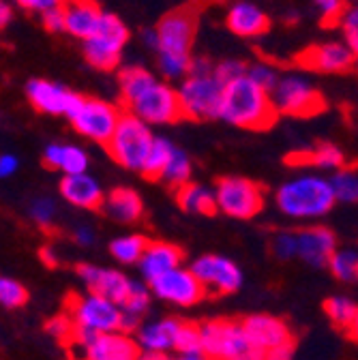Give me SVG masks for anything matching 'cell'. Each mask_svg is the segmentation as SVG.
<instances>
[{
    "label": "cell",
    "instance_id": "ac0fdd59",
    "mask_svg": "<svg viewBox=\"0 0 358 360\" xmlns=\"http://www.w3.org/2000/svg\"><path fill=\"white\" fill-rule=\"evenodd\" d=\"M77 277L84 281V285L88 288V292L106 296L114 302H118L122 307V302L127 300L133 279H129L124 273L116 268H103V266H95V264H79L75 268Z\"/></svg>",
    "mask_w": 358,
    "mask_h": 360
},
{
    "label": "cell",
    "instance_id": "603a6c76",
    "mask_svg": "<svg viewBox=\"0 0 358 360\" xmlns=\"http://www.w3.org/2000/svg\"><path fill=\"white\" fill-rule=\"evenodd\" d=\"M103 9L95 0H67L65 18H67V34L79 39L82 43L91 39L103 20Z\"/></svg>",
    "mask_w": 358,
    "mask_h": 360
},
{
    "label": "cell",
    "instance_id": "277c9868",
    "mask_svg": "<svg viewBox=\"0 0 358 360\" xmlns=\"http://www.w3.org/2000/svg\"><path fill=\"white\" fill-rule=\"evenodd\" d=\"M277 208L292 219H320L337 204L331 178L302 174L294 176L277 189Z\"/></svg>",
    "mask_w": 358,
    "mask_h": 360
},
{
    "label": "cell",
    "instance_id": "8fae6325",
    "mask_svg": "<svg viewBox=\"0 0 358 360\" xmlns=\"http://www.w3.org/2000/svg\"><path fill=\"white\" fill-rule=\"evenodd\" d=\"M271 97L279 116L283 114L294 118H309L324 110L322 93L309 82V77L298 71L283 73Z\"/></svg>",
    "mask_w": 358,
    "mask_h": 360
},
{
    "label": "cell",
    "instance_id": "d6a6232c",
    "mask_svg": "<svg viewBox=\"0 0 358 360\" xmlns=\"http://www.w3.org/2000/svg\"><path fill=\"white\" fill-rule=\"evenodd\" d=\"M331 185L339 204H356L358 202V169L341 167L331 176Z\"/></svg>",
    "mask_w": 358,
    "mask_h": 360
},
{
    "label": "cell",
    "instance_id": "8d00e7d4",
    "mask_svg": "<svg viewBox=\"0 0 358 360\" xmlns=\"http://www.w3.org/2000/svg\"><path fill=\"white\" fill-rule=\"evenodd\" d=\"M281 71L268 60H257V63H251L249 69H247V77H251L257 86H262L268 93H273L275 86L279 84L281 79Z\"/></svg>",
    "mask_w": 358,
    "mask_h": 360
},
{
    "label": "cell",
    "instance_id": "2e32d148",
    "mask_svg": "<svg viewBox=\"0 0 358 360\" xmlns=\"http://www.w3.org/2000/svg\"><path fill=\"white\" fill-rule=\"evenodd\" d=\"M26 97H28L30 105L41 114L69 116L82 95L73 93V90H69L67 86L56 84L52 79L34 77L26 84Z\"/></svg>",
    "mask_w": 358,
    "mask_h": 360
},
{
    "label": "cell",
    "instance_id": "7bdbcfd3",
    "mask_svg": "<svg viewBox=\"0 0 358 360\" xmlns=\"http://www.w3.org/2000/svg\"><path fill=\"white\" fill-rule=\"evenodd\" d=\"M28 214L37 225H41V228H50L56 219V204L50 198H34L30 202Z\"/></svg>",
    "mask_w": 358,
    "mask_h": 360
},
{
    "label": "cell",
    "instance_id": "f6af8a7d",
    "mask_svg": "<svg viewBox=\"0 0 358 360\" xmlns=\"http://www.w3.org/2000/svg\"><path fill=\"white\" fill-rule=\"evenodd\" d=\"M247 69H249L247 63H243V60H238V58H226V60L217 63L215 73H217V77H219L223 84H230V82H234V79L245 77V75H247Z\"/></svg>",
    "mask_w": 358,
    "mask_h": 360
},
{
    "label": "cell",
    "instance_id": "d590c367",
    "mask_svg": "<svg viewBox=\"0 0 358 360\" xmlns=\"http://www.w3.org/2000/svg\"><path fill=\"white\" fill-rule=\"evenodd\" d=\"M176 354H204V341H202V326L193 322H185L178 328L176 335Z\"/></svg>",
    "mask_w": 358,
    "mask_h": 360
},
{
    "label": "cell",
    "instance_id": "52a82bcc",
    "mask_svg": "<svg viewBox=\"0 0 358 360\" xmlns=\"http://www.w3.org/2000/svg\"><path fill=\"white\" fill-rule=\"evenodd\" d=\"M178 99H181L183 118L187 120H217L221 118V103L226 84H223L217 73L208 75H187L178 84Z\"/></svg>",
    "mask_w": 358,
    "mask_h": 360
},
{
    "label": "cell",
    "instance_id": "6f0895ef",
    "mask_svg": "<svg viewBox=\"0 0 358 360\" xmlns=\"http://www.w3.org/2000/svg\"><path fill=\"white\" fill-rule=\"evenodd\" d=\"M352 337L358 339V318H356V324H354V330H352Z\"/></svg>",
    "mask_w": 358,
    "mask_h": 360
},
{
    "label": "cell",
    "instance_id": "bcb514c9",
    "mask_svg": "<svg viewBox=\"0 0 358 360\" xmlns=\"http://www.w3.org/2000/svg\"><path fill=\"white\" fill-rule=\"evenodd\" d=\"M41 18V26L46 28L50 34H67V18H65V7H56L46 11Z\"/></svg>",
    "mask_w": 358,
    "mask_h": 360
},
{
    "label": "cell",
    "instance_id": "ffe728a7",
    "mask_svg": "<svg viewBox=\"0 0 358 360\" xmlns=\"http://www.w3.org/2000/svg\"><path fill=\"white\" fill-rule=\"evenodd\" d=\"M228 28L241 39H255L268 32L271 18L253 0H234L226 13Z\"/></svg>",
    "mask_w": 358,
    "mask_h": 360
},
{
    "label": "cell",
    "instance_id": "9c48e42d",
    "mask_svg": "<svg viewBox=\"0 0 358 360\" xmlns=\"http://www.w3.org/2000/svg\"><path fill=\"white\" fill-rule=\"evenodd\" d=\"M122 114H124V110L110 101L93 99V97H79V101L75 103V108L71 110V114L67 118L82 138L97 142L101 146H108Z\"/></svg>",
    "mask_w": 358,
    "mask_h": 360
},
{
    "label": "cell",
    "instance_id": "cb8c5ba5",
    "mask_svg": "<svg viewBox=\"0 0 358 360\" xmlns=\"http://www.w3.org/2000/svg\"><path fill=\"white\" fill-rule=\"evenodd\" d=\"M181 262H183L181 247H176L172 243H163V240H151L146 247V253L138 266H140V273H142L144 281L153 283L161 275L181 266Z\"/></svg>",
    "mask_w": 358,
    "mask_h": 360
},
{
    "label": "cell",
    "instance_id": "83f0119b",
    "mask_svg": "<svg viewBox=\"0 0 358 360\" xmlns=\"http://www.w3.org/2000/svg\"><path fill=\"white\" fill-rule=\"evenodd\" d=\"M43 163L48 167L63 172V176L86 174L88 169V153L75 144H48L43 150Z\"/></svg>",
    "mask_w": 358,
    "mask_h": 360
},
{
    "label": "cell",
    "instance_id": "30bf717a",
    "mask_svg": "<svg viewBox=\"0 0 358 360\" xmlns=\"http://www.w3.org/2000/svg\"><path fill=\"white\" fill-rule=\"evenodd\" d=\"M67 309L79 330L101 335L122 330L124 311L118 302L99 294H71L67 298Z\"/></svg>",
    "mask_w": 358,
    "mask_h": 360
},
{
    "label": "cell",
    "instance_id": "b9f144b4",
    "mask_svg": "<svg viewBox=\"0 0 358 360\" xmlns=\"http://www.w3.org/2000/svg\"><path fill=\"white\" fill-rule=\"evenodd\" d=\"M46 330H48L54 339L63 341L65 345H71L73 339H75V335H77V326H75V322H73V318H71L69 313L56 315V318H52V320L46 324Z\"/></svg>",
    "mask_w": 358,
    "mask_h": 360
},
{
    "label": "cell",
    "instance_id": "680465c9",
    "mask_svg": "<svg viewBox=\"0 0 358 360\" xmlns=\"http://www.w3.org/2000/svg\"><path fill=\"white\" fill-rule=\"evenodd\" d=\"M350 5H354V7H358V0H347Z\"/></svg>",
    "mask_w": 358,
    "mask_h": 360
},
{
    "label": "cell",
    "instance_id": "681fc988",
    "mask_svg": "<svg viewBox=\"0 0 358 360\" xmlns=\"http://www.w3.org/2000/svg\"><path fill=\"white\" fill-rule=\"evenodd\" d=\"M20 167V159L11 153H3L0 155V176L3 178H11Z\"/></svg>",
    "mask_w": 358,
    "mask_h": 360
},
{
    "label": "cell",
    "instance_id": "1f68e13d",
    "mask_svg": "<svg viewBox=\"0 0 358 360\" xmlns=\"http://www.w3.org/2000/svg\"><path fill=\"white\" fill-rule=\"evenodd\" d=\"M191 172H193V165H191L189 155L185 150H181V148H174L172 159L163 169L161 183H165L167 187H172L176 191V189H181L183 185L191 183Z\"/></svg>",
    "mask_w": 358,
    "mask_h": 360
},
{
    "label": "cell",
    "instance_id": "ba28073f",
    "mask_svg": "<svg viewBox=\"0 0 358 360\" xmlns=\"http://www.w3.org/2000/svg\"><path fill=\"white\" fill-rule=\"evenodd\" d=\"M131 39V32L127 24L114 15V13H103L101 26L97 32L84 41V58L93 69L99 71H114L118 69L122 60V52Z\"/></svg>",
    "mask_w": 358,
    "mask_h": 360
},
{
    "label": "cell",
    "instance_id": "8992f818",
    "mask_svg": "<svg viewBox=\"0 0 358 360\" xmlns=\"http://www.w3.org/2000/svg\"><path fill=\"white\" fill-rule=\"evenodd\" d=\"M155 138L157 135L153 133L151 124H146L138 116L124 112L106 148H108V155L118 165L142 174L146 159L151 155V148L155 144Z\"/></svg>",
    "mask_w": 358,
    "mask_h": 360
},
{
    "label": "cell",
    "instance_id": "4fadbf2b",
    "mask_svg": "<svg viewBox=\"0 0 358 360\" xmlns=\"http://www.w3.org/2000/svg\"><path fill=\"white\" fill-rule=\"evenodd\" d=\"M69 347L75 360H140L144 352L138 339L124 330L95 335L88 343L73 341Z\"/></svg>",
    "mask_w": 358,
    "mask_h": 360
},
{
    "label": "cell",
    "instance_id": "3957f363",
    "mask_svg": "<svg viewBox=\"0 0 358 360\" xmlns=\"http://www.w3.org/2000/svg\"><path fill=\"white\" fill-rule=\"evenodd\" d=\"M277 108L268 90L251 77H241L226 84L221 103V120L249 131H266L277 122Z\"/></svg>",
    "mask_w": 358,
    "mask_h": 360
},
{
    "label": "cell",
    "instance_id": "f907efd6",
    "mask_svg": "<svg viewBox=\"0 0 358 360\" xmlns=\"http://www.w3.org/2000/svg\"><path fill=\"white\" fill-rule=\"evenodd\" d=\"M73 238L82 247H91L95 243L97 234H95V230L91 228V225H77V228L73 230Z\"/></svg>",
    "mask_w": 358,
    "mask_h": 360
},
{
    "label": "cell",
    "instance_id": "d6986e66",
    "mask_svg": "<svg viewBox=\"0 0 358 360\" xmlns=\"http://www.w3.org/2000/svg\"><path fill=\"white\" fill-rule=\"evenodd\" d=\"M298 238V259L313 268L328 266L333 255L337 253V236L333 230L324 225H313V228L296 230Z\"/></svg>",
    "mask_w": 358,
    "mask_h": 360
},
{
    "label": "cell",
    "instance_id": "836d02e7",
    "mask_svg": "<svg viewBox=\"0 0 358 360\" xmlns=\"http://www.w3.org/2000/svg\"><path fill=\"white\" fill-rule=\"evenodd\" d=\"M174 148H176V146H174L167 138H159V135H157V138H155V144H153V148H151V155H148V159H146V165H144V169H142V176L148 178V180H161L163 169H165V165L170 163Z\"/></svg>",
    "mask_w": 358,
    "mask_h": 360
},
{
    "label": "cell",
    "instance_id": "816d5d0a",
    "mask_svg": "<svg viewBox=\"0 0 358 360\" xmlns=\"http://www.w3.org/2000/svg\"><path fill=\"white\" fill-rule=\"evenodd\" d=\"M13 22V5L9 0H0V28H7Z\"/></svg>",
    "mask_w": 358,
    "mask_h": 360
},
{
    "label": "cell",
    "instance_id": "9f6ffc18",
    "mask_svg": "<svg viewBox=\"0 0 358 360\" xmlns=\"http://www.w3.org/2000/svg\"><path fill=\"white\" fill-rule=\"evenodd\" d=\"M41 255H43V262H46V264L56 266V255H54V251H52V249H43V251H41Z\"/></svg>",
    "mask_w": 358,
    "mask_h": 360
},
{
    "label": "cell",
    "instance_id": "7a4b0ae2",
    "mask_svg": "<svg viewBox=\"0 0 358 360\" xmlns=\"http://www.w3.org/2000/svg\"><path fill=\"white\" fill-rule=\"evenodd\" d=\"M198 13L191 7H181L165 13L157 28L159 50H157V67L159 73L172 82H183L189 75L193 63V39H196Z\"/></svg>",
    "mask_w": 358,
    "mask_h": 360
},
{
    "label": "cell",
    "instance_id": "e0dca14e",
    "mask_svg": "<svg viewBox=\"0 0 358 360\" xmlns=\"http://www.w3.org/2000/svg\"><path fill=\"white\" fill-rule=\"evenodd\" d=\"M356 63H358V58L354 56V52L347 48L343 41L316 43V45H311V48H307L298 56V65L302 69L316 71V73H328V75L345 73Z\"/></svg>",
    "mask_w": 358,
    "mask_h": 360
},
{
    "label": "cell",
    "instance_id": "4316f807",
    "mask_svg": "<svg viewBox=\"0 0 358 360\" xmlns=\"http://www.w3.org/2000/svg\"><path fill=\"white\" fill-rule=\"evenodd\" d=\"M183 320L178 318H163L155 322H146L138 328V343L142 349H153V352H174L176 345V335L181 328Z\"/></svg>",
    "mask_w": 358,
    "mask_h": 360
},
{
    "label": "cell",
    "instance_id": "44dd1931",
    "mask_svg": "<svg viewBox=\"0 0 358 360\" xmlns=\"http://www.w3.org/2000/svg\"><path fill=\"white\" fill-rule=\"evenodd\" d=\"M247 335L253 339V343L257 347H262L264 352L273 349L277 345H283V343H292V330L290 326L275 318V315H268V313H253V315H247L245 320H241Z\"/></svg>",
    "mask_w": 358,
    "mask_h": 360
},
{
    "label": "cell",
    "instance_id": "f35d334b",
    "mask_svg": "<svg viewBox=\"0 0 358 360\" xmlns=\"http://www.w3.org/2000/svg\"><path fill=\"white\" fill-rule=\"evenodd\" d=\"M337 30L341 32V41L347 45V48L354 52V56L358 58V7L350 5L343 11L341 20L337 24Z\"/></svg>",
    "mask_w": 358,
    "mask_h": 360
},
{
    "label": "cell",
    "instance_id": "4dcf8cb0",
    "mask_svg": "<svg viewBox=\"0 0 358 360\" xmlns=\"http://www.w3.org/2000/svg\"><path fill=\"white\" fill-rule=\"evenodd\" d=\"M324 311L328 315V320L335 324V328L347 333L352 337L356 318H358V307L354 300L345 298V296H333L324 302Z\"/></svg>",
    "mask_w": 358,
    "mask_h": 360
},
{
    "label": "cell",
    "instance_id": "91938a15",
    "mask_svg": "<svg viewBox=\"0 0 358 360\" xmlns=\"http://www.w3.org/2000/svg\"><path fill=\"white\" fill-rule=\"evenodd\" d=\"M356 73H358V63H356Z\"/></svg>",
    "mask_w": 358,
    "mask_h": 360
},
{
    "label": "cell",
    "instance_id": "f1b7e54d",
    "mask_svg": "<svg viewBox=\"0 0 358 360\" xmlns=\"http://www.w3.org/2000/svg\"><path fill=\"white\" fill-rule=\"evenodd\" d=\"M176 204L181 206V210H185L189 214L210 217V214L219 212L217 191L206 185H198V183H187L181 189H176Z\"/></svg>",
    "mask_w": 358,
    "mask_h": 360
},
{
    "label": "cell",
    "instance_id": "60d3db41",
    "mask_svg": "<svg viewBox=\"0 0 358 360\" xmlns=\"http://www.w3.org/2000/svg\"><path fill=\"white\" fill-rule=\"evenodd\" d=\"M271 253L286 262V259H294L298 257V238H296V230H283L277 232L271 238Z\"/></svg>",
    "mask_w": 358,
    "mask_h": 360
},
{
    "label": "cell",
    "instance_id": "11a10c76",
    "mask_svg": "<svg viewBox=\"0 0 358 360\" xmlns=\"http://www.w3.org/2000/svg\"><path fill=\"white\" fill-rule=\"evenodd\" d=\"M172 360H210L206 354H176Z\"/></svg>",
    "mask_w": 358,
    "mask_h": 360
},
{
    "label": "cell",
    "instance_id": "5bb4252c",
    "mask_svg": "<svg viewBox=\"0 0 358 360\" xmlns=\"http://www.w3.org/2000/svg\"><path fill=\"white\" fill-rule=\"evenodd\" d=\"M189 268L206 288V294L212 296L234 294L243 285V270L236 262L223 255H202Z\"/></svg>",
    "mask_w": 358,
    "mask_h": 360
},
{
    "label": "cell",
    "instance_id": "6da1fadb",
    "mask_svg": "<svg viewBox=\"0 0 358 360\" xmlns=\"http://www.w3.org/2000/svg\"><path fill=\"white\" fill-rule=\"evenodd\" d=\"M120 101L127 114L138 116L146 124H174L183 118L178 90L161 82L144 67H124L118 73Z\"/></svg>",
    "mask_w": 358,
    "mask_h": 360
},
{
    "label": "cell",
    "instance_id": "74e56055",
    "mask_svg": "<svg viewBox=\"0 0 358 360\" xmlns=\"http://www.w3.org/2000/svg\"><path fill=\"white\" fill-rule=\"evenodd\" d=\"M151 292H153L151 285H146L142 281H133L131 292H129L127 300L122 302V311L136 315V318H142L151 304Z\"/></svg>",
    "mask_w": 358,
    "mask_h": 360
},
{
    "label": "cell",
    "instance_id": "7c38bea8",
    "mask_svg": "<svg viewBox=\"0 0 358 360\" xmlns=\"http://www.w3.org/2000/svg\"><path fill=\"white\" fill-rule=\"evenodd\" d=\"M215 191L219 210L232 219H253L264 208V189L249 178L226 176L217 183Z\"/></svg>",
    "mask_w": 358,
    "mask_h": 360
},
{
    "label": "cell",
    "instance_id": "f546056e",
    "mask_svg": "<svg viewBox=\"0 0 358 360\" xmlns=\"http://www.w3.org/2000/svg\"><path fill=\"white\" fill-rule=\"evenodd\" d=\"M148 238L142 234H127V236H118L112 240L110 245V253L112 257H116V262L120 264H140V259L146 253L148 247Z\"/></svg>",
    "mask_w": 358,
    "mask_h": 360
},
{
    "label": "cell",
    "instance_id": "f5cc1de1",
    "mask_svg": "<svg viewBox=\"0 0 358 360\" xmlns=\"http://www.w3.org/2000/svg\"><path fill=\"white\" fill-rule=\"evenodd\" d=\"M142 41L146 48H151L153 52L159 50V34H157V28H151V30H144L142 32Z\"/></svg>",
    "mask_w": 358,
    "mask_h": 360
},
{
    "label": "cell",
    "instance_id": "7dc6e473",
    "mask_svg": "<svg viewBox=\"0 0 358 360\" xmlns=\"http://www.w3.org/2000/svg\"><path fill=\"white\" fill-rule=\"evenodd\" d=\"M15 7H20L22 11L26 13H37V15H43L50 9H56V7H65L67 0H13Z\"/></svg>",
    "mask_w": 358,
    "mask_h": 360
},
{
    "label": "cell",
    "instance_id": "c3c4849f",
    "mask_svg": "<svg viewBox=\"0 0 358 360\" xmlns=\"http://www.w3.org/2000/svg\"><path fill=\"white\" fill-rule=\"evenodd\" d=\"M294 352H296L294 341L292 343H283V345H277L273 349H268L266 352V360H294Z\"/></svg>",
    "mask_w": 358,
    "mask_h": 360
},
{
    "label": "cell",
    "instance_id": "e575fe53",
    "mask_svg": "<svg viewBox=\"0 0 358 360\" xmlns=\"http://www.w3.org/2000/svg\"><path fill=\"white\" fill-rule=\"evenodd\" d=\"M328 268L339 281H345V283L358 281V251L356 249H337Z\"/></svg>",
    "mask_w": 358,
    "mask_h": 360
},
{
    "label": "cell",
    "instance_id": "484cf974",
    "mask_svg": "<svg viewBox=\"0 0 358 360\" xmlns=\"http://www.w3.org/2000/svg\"><path fill=\"white\" fill-rule=\"evenodd\" d=\"M286 161L294 167H318V169H333V172L345 167V155L341 153L339 146L328 142L316 144L305 150H296L288 155Z\"/></svg>",
    "mask_w": 358,
    "mask_h": 360
},
{
    "label": "cell",
    "instance_id": "5b68a950",
    "mask_svg": "<svg viewBox=\"0 0 358 360\" xmlns=\"http://www.w3.org/2000/svg\"><path fill=\"white\" fill-rule=\"evenodd\" d=\"M200 326L204 354L210 360H266V352L253 343L243 322L219 318Z\"/></svg>",
    "mask_w": 358,
    "mask_h": 360
},
{
    "label": "cell",
    "instance_id": "7402d4cb",
    "mask_svg": "<svg viewBox=\"0 0 358 360\" xmlns=\"http://www.w3.org/2000/svg\"><path fill=\"white\" fill-rule=\"evenodd\" d=\"M60 195L65 202L86 210H99L106 202V193L101 185L91 174H73L63 176L60 180Z\"/></svg>",
    "mask_w": 358,
    "mask_h": 360
},
{
    "label": "cell",
    "instance_id": "9a60e30c",
    "mask_svg": "<svg viewBox=\"0 0 358 360\" xmlns=\"http://www.w3.org/2000/svg\"><path fill=\"white\" fill-rule=\"evenodd\" d=\"M151 290L157 298L167 300L178 307H193L200 300L206 298V288L202 281L193 275L191 268L178 266L170 273L161 275L151 283Z\"/></svg>",
    "mask_w": 358,
    "mask_h": 360
},
{
    "label": "cell",
    "instance_id": "ab89813d",
    "mask_svg": "<svg viewBox=\"0 0 358 360\" xmlns=\"http://www.w3.org/2000/svg\"><path fill=\"white\" fill-rule=\"evenodd\" d=\"M0 302L7 309H20L28 302V290L20 281L3 277L0 279Z\"/></svg>",
    "mask_w": 358,
    "mask_h": 360
},
{
    "label": "cell",
    "instance_id": "d4e9b609",
    "mask_svg": "<svg viewBox=\"0 0 358 360\" xmlns=\"http://www.w3.org/2000/svg\"><path fill=\"white\" fill-rule=\"evenodd\" d=\"M101 210L118 223H138L144 214V202L133 189L118 187L106 195Z\"/></svg>",
    "mask_w": 358,
    "mask_h": 360
},
{
    "label": "cell",
    "instance_id": "db71d44e",
    "mask_svg": "<svg viewBox=\"0 0 358 360\" xmlns=\"http://www.w3.org/2000/svg\"><path fill=\"white\" fill-rule=\"evenodd\" d=\"M174 356H170L167 352H153V349H144L140 360H172Z\"/></svg>",
    "mask_w": 358,
    "mask_h": 360
},
{
    "label": "cell",
    "instance_id": "ee69618b",
    "mask_svg": "<svg viewBox=\"0 0 358 360\" xmlns=\"http://www.w3.org/2000/svg\"><path fill=\"white\" fill-rule=\"evenodd\" d=\"M311 3L316 5V9L320 11L322 24L324 26H331V28H337L343 11L350 7L347 0H311Z\"/></svg>",
    "mask_w": 358,
    "mask_h": 360
}]
</instances>
